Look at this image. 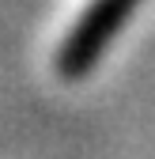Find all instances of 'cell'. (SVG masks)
Wrapping results in <instances>:
<instances>
[{
    "mask_svg": "<svg viewBox=\"0 0 155 159\" xmlns=\"http://www.w3.org/2000/svg\"><path fill=\"white\" fill-rule=\"evenodd\" d=\"M140 0H91V8L76 19V27L57 49V76L76 84L95 72V65L102 61L106 46L121 34V27L132 19Z\"/></svg>",
    "mask_w": 155,
    "mask_h": 159,
    "instance_id": "obj_1",
    "label": "cell"
}]
</instances>
